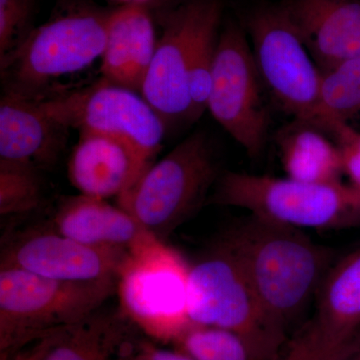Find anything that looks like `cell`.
<instances>
[{"label":"cell","instance_id":"obj_1","mask_svg":"<svg viewBox=\"0 0 360 360\" xmlns=\"http://www.w3.org/2000/svg\"><path fill=\"white\" fill-rule=\"evenodd\" d=\"M238 258L265 314L286 331L315 302L333 251L302 229L251 215L221 236Z\"/></svg>","mask_w":360,"mask_h":360},{"label":"cell","instance_id":"obj_2","mask_svg":"<svg viewBox=\"0 0 360 360\" xmlns=\"http://www.w3.org/2000/svg\"><path fill=\"white\" fill-rule=\"evenodd\" d=\"M188 314L193 326L231 331L255 360H274L286 335L269 321L243 267L224 239L189 264Z\"/></svg>","mask_w":360,"mask_h":360},{"label":"cell","instance_id":"obj_3","mask_svg":"<svg viewBox=\"0 0 360 360\" xmlns=\"http://www.w3.org/2000/svg\"><path fill=\"white\" fill-rule=\"evenodd\" d=\"M212 202L243 208L255 217L300 229L360 224V187L340 180L302 182L226 172L217 180Z\"/></svg>","mask_w":360,"mask_h":360},{"label":"cell","instance_id":"obj_4","mask_svg":"<svg viewBox=\"0 0 360 360\" xmlns=\"http://www.w3.org/2000/svg\"><path fill=\"white\" fill-rule=\"evenodd\" d=\"M219 165L207 135L196 131L162 160L150 165L117 198V205L161 241L193 214L219 180Z\"/></svg>","mask_w":360,"mask_h":360},{"label":"cell","instance_id":"obj_5","mask_svg":"<svg viewBox=\"0 0 360 360\" xmlns=\"http://www.w3.org/2000/svg\"><path fill=\"white\" fill-rule=\"evenodd\" d=\"M108 15L84 9L30 30L0 60L4 94L41 101L51 94L54 80L84 70L101 58Z\"/></svg>","mask_w":360,"mask_h":360},{"label":"cell","instance_id":"obj_6","mask_svg":"<svg viewBox=\"0 0 360 360\" xmlns=\"http://www.w3.org/2000/svg\"><path fill=\"white\" fill-rule=\"evenodd\" d=\"M189 264L174 248L148 233L130 248L120 270V310L148 338L175 343L191 326Z\"/></svg>","mask_w":360,"mask_h":360},{"label":"cell","instance_id":"obj_7","mask_svg":"<svg viewBox=\"0 0 360 360\" xmlns=\"http://www.w3.org/2000/svg\"><path fill=\"white\" fill-rule=\"evenodd\" d=\"M117 281L68 283L14 267L0 269V352L82 321L116 295Z\"/></svg>","mask_w":360,"mask_h":360},{"label":"cell","instance_id":"obj_8","mask_svg":"<svg viewBox=\"0 0 360 360\" xmlns=\"http://www.w3.org/2000/svg\"><path fill=\"white\" fill-rule=\"evenodd\" d=\"M246 28L262 84L277 105L295 120L319 127L321 71L283 4L258 7Z\"/></svg>","mask_w":360,"mask_h":360},{"label":"cell","instance_id":"obj_9","mask_svg":"<svg viewBox=\"0 0 360 360\" xmlns=\"http://www.w3.org/2000/svg\"><path fill=\"white\" fill-rule=\"evenodd\" d=\"M37 101L47 115L68 129L115 137L149 162L168 131L162 117L141 94L103 77L89 86L58 90Z\"/></svg>","mask_w":360,"mask_h":360},{"label":"cell","instance_id":"obj_10","mask_svg":"<svg viewBox=\"0 0 360 360\" xmlns=\"http://www.w3.org/2000/svg\"><path fill=\"white\" fill-rule=\"evenodd\" d=\"M245 30L229 22L217 40L207 110L251 158L264 153L269 113Z\"/></svg>","mask_w":360,"mask_h":360},{"label":"cell","instance_id":"obj_11","mask_svg":"<svg viewBox=\"0 0 360 360\" xmlns=\"http://www.w3.org/2000/svg\"><path fill=\"white\" fill-rule=\"evenodd\" d=\"M219 11L220 0H188L167 16L141 94L168 130L191 122L189 72L194 44L206 21Z\"/></svg>","mask_w":360,"mask_h":360},{"label":"cell","instance_id":"obj_12","mask_svg":"<svg viewBox=\"0 0 360 360\" xmlns=\"http://www.w3.org/2000/svg\"><path fill=\"white\" fill-rule=\"evenodd\" d=\"M129 251L82 245L51 227L32 229L2 248L0 269L14 267L68 283L117 281Z\"/></svg>","mask_w":360,"mask_h":360},{"label":"cell","instance_id":"obj_13","mask_svg":"<svg viewBox=\"0 0 360 360\" xmlns=\"http://www.w3.org/2000/svg\"><path fill=\"white\" fill-rule=\"evenodd\" d=\"M122 310L101 309L82 321L34 336L1 360H132L143 338Z\"/></svg>","mask_w":360,"mask_h":360},{"label":"cell","instance_id":"obj_14","mask_svg":"<svg viewBox=\"0 0 360 360\" xmlns=\"http://www.w3.org/2000/svg\"><path fill=\"white\" fill-rule=\"evenodd\" d=\"M283 6L321 72L360 58V0H288Z\"/></svg>","mask_w":360,"mask_h":360},{"label":"cell","instance_id":"obj_15","mask_svg":"<svg viewBox=\"0 0 360 360\" xmlns=\"http://www.w3.org/2000/svg\"><path fill=\"white\" fill-rule=\"evenodd\" d=\"M150 165L120 139L80 134L68 161V179L79 194L106 200L125 193Z\"/></svg>","mask_w":360,"mask_h":360},{"label":"cell","instance_id":"obj_16","mask_svg":"<svg viewBox=\"0 0 360 360\" xmlns=\"http://www.w3.org/2000/svg\"><path fill=\"white\" fill-rule=\"evenodd\" d=\"M68 127L47 115L37 101L2 94L0 160L52 167L65 148Z\"/></svg>","mask_w":360,"mask_h":360},{"label":"cell","instance_id":"obj_17","mask_svg":"<svg viewBox=\"0 0 360 360\" xmlns=\"http://www.w3.org/2000/svg\"><path fill=\"white\" fill-rule=\"evenodd\" d=\"M158 41L146 4H123L110 11L101 77L141 94Z\"/></svg>","mask_w":360,"mask_h":360},{"label":"cell","instance_id":"obj_18","mask_svg":"<svg viewBox=\"0 0 360 360\" xmlns=\"http://www.w3.org/2000/svg\"><path fill=\"white\" fill-rule=\"evenodd\" d=\"M331 347L354 352L360 343V248L331 265L309 321Z\"/></svg>","mask_w":360,"mask_h":360},{"label":"cell","instance_id":"obj_19","mask_svg":"<svg viewBox=\"0 0 360 360\" xmlns=\"http://www.w3.org/2000/svg\"><path fill=\"white\" fill-rule=\"evenodd\" d=\"M51 229L82 245L111 250L129 251L148 233L120 206L84 194L60 200Z\"/></svg>","mask_w":360,"mask_h":360},{"label":"cell","instance_id":"obj_20","mask_svg":"<svg viewBox=\"0 0 360 360\" xmlns=\"http://www.w3.org/2000/svg\"><path fill=\"white\" fill-rule=\"evenodd\" d=\"M310 123L295 120L277 134L276 144L288 179L302 182H331L343 174L340 150Z\"/></svg>","mask_w":360,"mask_h":360},{"label":"cell","instance_id":"obj_21","mask_svg":"<svg viewBox=\"0 0 360 360\" xmlns=\"http://www.w3.org/2000/svg\"><path fill=\"white\" fill-rule=\"evenodd\" d=\"M360 112V58L343 61L321 72L319 129L333 120L347 122Z\"/></svg>","mask_w":360,"mask_h":360},{"label":"cell","instance_id":"obj_22","mask_svg":"<svg viewBox=\"0 0 360 360\" xmlns=\"http://www.w3.org/2000/svg\"><path fill=\"white\" fill-rule=\"evenodd\" d=\"M44 198L39 168L32 163L0 160V214H23L39 207Z\"/></svg>","mask_w":360,"mask_h":360},{"label":"cell","instance_id":"obj_23","mask_svg":"<svg viewBox=\"0 0 360 360\" xmlns=\"http://www.w3.org/2000/svg\"><path fill=\"white\" fill-rule=\"evenodd\" d=\"M174 345L194 360H255L245 341L221 328L193 326Z\"/></svg>","mask_w":360,"mask_h":360},{"label":"cell","instance_id":"obj_24","mask_svg":"<svg viewBox=\"0 0 360 360\" xmlns=\"http://www.w3.org/2000/svg\"><path fill=\"white\" fill-rule=\"evenodd\" d=\"M34 4L35 0H0V60L30 32L28 21Z\"/></svg>","mask_w":360,"mask_h":360},{"label":"cell","instance_id":"obj_25","mask_svg":"<svg viewBox=\"0 0 360 360\" xmlns=\"http://www.w3.org/2000/svg\"><path fill=\"white\" fill-rule=\"evenodd\" d=\"M348 354L331 347L309 322L285 342L274 360H340Z\"/></svg>","mask_w":360,"mask_h":360},{"label":"cell","instance_id":"obj_26","mask_svg":"<svg viewBox=\"0 0 360 360\" xmlns=\"http://www.w3.org/2000/svg\"><path fill=\"white\" fill-rule=\"evenodd\" d=\"M324 131L335 137L343 174L347 175L350 184L360 187V132L340 120L328 122Z\"/></svg>","mask_w":360,"mask_h":360},{"label":"cell","instance_id":"obj_27","mask_svg":"<svg viewBox=\"0 0 360 360\" xmlns=\"http://www.w3.org/2000/svg\"><path fill=\"white\" fill-rule=\"evenodd\" d=\"M132 360H194L180 350H168L143 340Z\"/></svg>","mask_w":360,"mask_h":360},{"label":"cell","instance_id":"obj_28","mask_svg":"<svg viewBox=\"0 0 360 360\" xmlns=\"http://www.w3.org/2000/svg\"><path fill=\"white\" fill-rule=\"evenodd\" d=\"M340 360H360V343L359 347L355 348L352 354L347 355V356H345L343 359Z\"/></svg>","mask_w":360,"mask_h":360},{"label":"cell","instance_id":"obj_29","mask_svg":"<svg viewBox=\"0 0 360 360\" xmlns=\"http://www.w3.org/2000/svg\"><path fill=\"white\" fill-rule=\"evenodd\" d=\"M113 1L118 2V4H146L151 0H113Z\"/></svg>","mask_w":360,"mask_h":360}]
</instances>
